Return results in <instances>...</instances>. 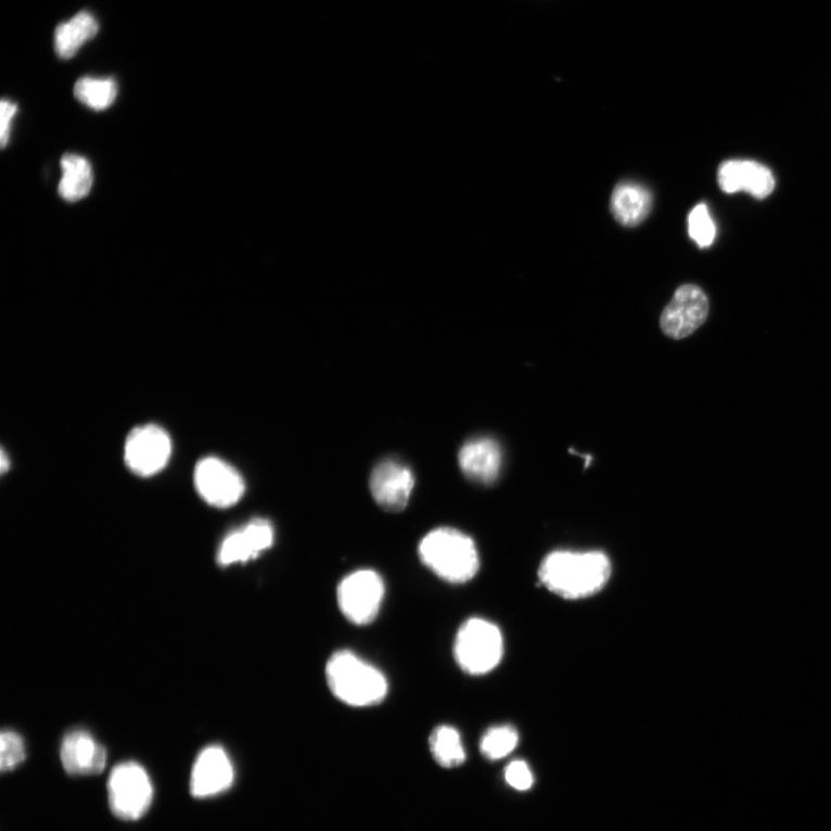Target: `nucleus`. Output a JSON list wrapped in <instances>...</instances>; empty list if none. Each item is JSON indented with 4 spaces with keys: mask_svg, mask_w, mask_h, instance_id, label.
Instances as JSON below:
<instances>
[{
    "mask_svg": "<svg viewBox=\"0 0 831 831\" xmlns=\"http://www.w3.org/2000/svg\"><path fill=\"white\" fill-rule=\"evenodd\" d=\"M503 656V639L498 626L482 618L466 621L455 642V657L469 675L491 673Z\"/></svg>",
    "mask_w": 831,
    "mask_h": 831,
    "instance_id": "4",
    "label": "nucleus"
},
{
    "mask_svg": "<svg viewBox=\"0 0 831 831\" xmlns=\"http://www.w3.org/2000/svg\"><path fill=\"white\" fill-rule=\"evenodd\" d=\"M63 170L59 192L64 201L77 203L93 188V169L89 161L76 154H66L61 162Z\"/></svg>",
    "mask_w": 831,
    "mask_h": 831,
    "instance_id": "18",
    "label": "nucleus"
},
{
    "mask_svg": "<svg viewBox=\"0 0 831 831\" xmlns=\"http://www.w3.org/2000/svg\"><path fill=\"white\" fill-rule=\"evenodd\" d=\"M327 680L334 696L354 708L376 706L388 693L384 674L350 650H340L331 656Z\"/></svg>",
    "mask_w": 831,
    "mask_h": 831,
    "instance_id": "2",
    "label": "nucleus"
},
{
    "mask_svg": "<svg viewBox=\"0 0 831 831\" xmlns=\"http://www.w3.org/2000/svg\"><path fill=\"white\" fill-rule=\"evenodd\" d=\"M459 463L463 474L472 481L490 485L499 476L502 463L500 445L491 438L468 442L460 450Z\"/></svg>",
    "mask_w": 831,
    "mask_h": 831,
    "instance_id": "15",
    "label": "nucleus"
},
{
    "mask_svg": "<svg viewBox=\"0 0 831 831\" xmlns=\"http://www.w3.org/2000/svg\"><path fill=\"white\" fill-rule=\"evenodd\" d=\"M337 604L351 624L367 626L375 621L385 598L381 574L359 570L345 577L337 587Z\"/></svg>",
    "mask_w": 831,
    "mask_h": 831,
    "instance_id": "6",
    "label": "nucleus"
},
{
    "mask_svg": "<svg viewBox=\"0 0 831 831\" xmlns=\"http://www.w3.org/2000/svg\"><path fill=\"white\" fill-rule=\"evenodd\" d=\"M2 753H0V768L2 771H11L22 765L26 758V750L23 738L11 730H4L0 737Z\"/></svg>",
    "mask_w": 831,
    "mask_h": 831,
    "instance_id": "23",
    "label": "nucleus"
},
{
    "mask_svg": "<svg viewBox=\"0 0 831 831\" xmlns=\"http://www.w3.org/2000/svg\"><path fill=\"white\" fill-rule=\"evenodd\" d=\"M709 301L696 285L686 284L678 289L661 317L665 335L681 340L692 335L707 320Z\"/></svg>",
    "mask_w": 831,
    "mask_h": 831,
    "instance_id": "9",
    "label": "nucleus"
},
{
    "mask_svg": "<svg viewBox=\"0 0 831 831\" xmlns=\"http://www.w3.org/2000/svg\"><path fill=\"white\" fill-rule=\"evenodd\" d=\"M413 486L414 476L410 469L393 460L379 463L370 480L374 500L391 513H399L407 508Z\"/></svg>",
    "mask_w": 831,
    "mask_h": 831,
    "instance_id": "11",
    "label": "nucleus"
},
{
    "mask_svg": "<svg viewBox=\"0 0 831 831\" xmlns=\"http://www.w3.org/2000/svg\"><path fill=\"white\" fill-rule=\"evenodd\" d=\"M429 745L433 758L444 768H456L465 762L461 734L453 727H437L429 738Z\"/></svg>",
    "mask_w": 831,
    "mask_h": 831,
    "instance_id": "19",
    "label": "nucleus"
},
{
    "mask_svg": "<svg viewBox=\"0 0 831 831\" xmlns=\"http://www.w3.org/2000/svg\"><path fill=\"white\" fill-rule=\"evenodd\" d=\"M194 484L197 494L213 508L218 509L231 508L245 493V483L239 471L214 457L197 462Z\"/></svg>",
    "mask_w": 831,
    "mask_h": 831,
    "instance_id": "8",
    "label": "nucleus"
},
{
    "mask_svg": "<svg viewBox=\"0 0 831 831\" xmlns=\"http://www.w3.org/2000/svg\"><path fill=\"white\" fill-rule=\"evenodd\" d=\"M419 554L424 566L449 584L471 581L480 570L475 541L453 528L429 533L420 544Z\"/></svg>",
    "mask_w": 831,
    "mask_h": 831,
    "instance_id": "3",
    "label": "nucleus"
},
{
    "mask_svg": "<svg viewBox=\"0 0 831 831\" xmlns=\"http://www.w3.org/2000/svg\"><path fill=\"white\" fill-rule=\"evenodd\" d=\"M274 539L272 523L259 517L252 520L223 539L216 560L223 567L252 562L272 548Z\"/></svg>",
    "mask_w": 831,
    "mask_h": 831,
    "instance_id": "10",
    "label": "nucleus"
},
{
    "mask_svg": "<svg viewBox=\"0 0 831 831\" xmlns=\"http://www.w3.org/2000/svg\"><path fill=\"white\" fill-rule=\"evenodd\" d=\"M233 779V766L227 752L221 746H209L196 757L190 791L194 798H209L230 789Z\"/></svg>",
    "mask_w": 831,
    "mask_h": 831,
    "instance_id": "12",
    "label": "nucleus"
},
{
    "mask_svg": "<svg viewBox=\"0 0 831 831\" xmlns=\"http://www.w3.org/2000/svg\"><path fill=\"white\" fill-rule=\"evenodd\" d=\"M153 793L148 771L136 763L116 766L107 781L111 808L118 819L125 821H136L146 815Z\"/></svg>",
    "mask_w": 831,
    "mask_h": 831,
    "instance_id": "5",
    "label": "nucleus"
},
{
    "mask_svg": "<svg viewBox=\"0 0 831 831\" xmlns=\"http://www.w3.org/2000/svg\"><path fill=\"white\" fill-rule=\"evenodd\" d=\"M610 576V559L601 551H555L538 571L539 581L566 600L590 598L606 586Z\"/></svg>",
    "mask_w": 831,
    "mask_h": 831,
    "instance_id": "1",
    "label": "nucleus"
},
{
    "mask_svg": "<svg viewBox=\"0 0 831 831\" xmlns=\"http://www.w3.org/2000/svg\"><path fill=\"white\" fill-rule=\"evenodd\" d=\"M171 453L170 436L158 425L138 426L130 432L125 442V463L140 477H152L164 471Z\"/></svg>",
    "mask_w": 831,
    "mask_h": 831,
    "instance_id": "7",
    "label": "nucleus"
},
{
    "mask_svg": "<svg viewBox=\"0 0 831 831\" xmlns=\"http://www.w3.org/2000/svg\"><path fill=\"white\" fill-rule=\"evenodd\" d=\"M718 183L726 193L745 191L756 199L767 197L775 188L771 171L754 161L725 162L719 167Z\"/></svg>",
    "mask_w": 831,
    "mask_h": 831,
    "instance_id": "13",
    "label": "nucleus"
},
{
    "mask_svg": "<svg viewBox=\"0 0 831 831\" xmlns=\"http://www.w3.org/2000/svg\"><path fill=\"white\" fill-rule=\"evenodd\" d=\"M519 744V733L511 726H500L487 730L482 738L481 752L491 762L510 755Z\"/></svg>",
    "mask_w": 831,
    "mask_h": 831,
    "instance_id": "21",
    "label": "nucleus"
},
{
    "mask_svg": "<svg viewBox=\"0 0 831 831\" xmlns=\"http://www.w3.org/2000/svg\"><path fill=\"white\" fill-rule=\"evenodd\" d=\"M17 112V105L11 101L3 100L2 106H0V141H2V148L5 149L10 141L11 125L14 116Z\"/></svg>",
    "mask_w": 831,
    "mask_h": 831,
    "instance_id": "25",
    "label": "nucleus"
},
{
    "mask_svg": "<svg viewBox=\"0 0 831 831\" xmlns=\"http://www.w3.org/2000/svg\"><path fill=\"white\" fill-rule=\"evenodd\" d=\"M653 207V195L648 189L636 183H621L614 189L611 210L616 220L625 227L642 223Z\"/></svg>",
    "mask_w": 831,
    "mask_h": 831,
    "instance_id": "16",
    "label": "nucleus"
},
{
    "mask_svg": "<svg viewBox=\"0 0 831 831\" xmlns=\"http://www.w3.org/2000/svg\"><path fill=\"white\" fill-rule=\"evenodd\" d=\"M117 93V85L111 78H82L75 87L76 98L97 112L110 110L116 101Z\"/></svg>",
    "mask_w": 831,
    "mask_h": 831,
    "instance_id": "20",
    "label": "nucleus"
},
{
    "mask_svg": "<svg viewBox=\"0 0 831 831\" xmlns=\"http://www.w3.org/2000/svg\"><path fill=\"white\" fill-rule=\"evenodd\" d=\"M10 459L7 456V451L2 450V458H0V469H2V473H7L10 468Z\"/></svg>",
    "mask_w": 831,
    "mask_h": 831,
    "instance_id": "26",
    "label": "nucleus"
},
{
    "mask_svg": "<svg viewBox=\"0 0 831 831\" xmlns=\"http://www.w3.org/2000/svg\"><path fill=\"white\" fill-rule=\"evenodd\" d=\"M99 24L88 12H80L67 23L60 25L55 31V50L63 60L77 55L80 48L95 38Z\"/></svg>",
    "mask_w": 831,
    "mask_h": 831,
    "instance_id": "17",
    "label": "nucleus"
},
{
    "mask_svg": "<svg viewBox=\"0 0 831 831\" xmlns=\"http://www.w3.org/2000/svg\"><path fill=\"white\" fill-rule=\"evenodd\" d=\"M504 780L519 791H527L534 784V777L525 762H514L504 770Z\"/></svg>",
    "mask_w": 831,
    "mask_h": 831,
    "instance_id": "24",
    "label": "nucleus"
},
{
    "mask_svg": "<svg viewBox=\"0 0 831 831\" xmlns=\"http://www.w3.org/2000/svg\"><path fill=\"white\" fill-rule=\"evenodd\" d=\"M61 760L69 775H99L106 765V751L92 734L76 730L63 739Z\"/></svg>",
    "mask_w": 831,
    "mask_h": 831,
    "instance_id": "14",
    "label": "nucleus"
},
{
    "mask_svg": "<svg viewBox=\"0 0 831 831\" xmlns=\"http://www.w3.org/2000/svg\"><path fill=\"white\" fill-rule=\"evenodd\" d=\"M689 231L700 247H709L716 236V228L706 205H698L690 214Z\"/></svg>",
    "mask_w": 831,
    "mask_h": 831,
    "instance_id": "22",
    "label": "nucleus"
}]
</instances>
